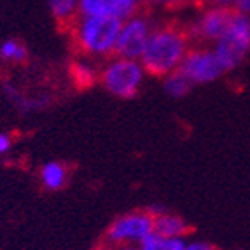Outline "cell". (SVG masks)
Returning a JSON list of instances; mask_svg holds the SVG:
<instances>
[{
	"label": "cell",
	"instance_id": "6da1fadb",
	"mask_svg": "<svg viewBox=\"0 0 250 250\" xmlns=\"http://www.w3.org/2000/svg\"><path fill=\"white\" fill-rule=\"evenodd\" d=\"M189 42L191 37L188 28L173 23L156 25L140 56L146 74L163 79L171 72L179 70L188 51L191 49Z\"/></svg>",
	"mask_w": 250,
	"mask_h": 250
},
{
	"label": "cell",
	"instance_id": "7a4b0ae2",
	"mask_svg": "<svg viewBox=\"0 0 250 250\" xmlns=\"http://www.w3.org/2000/svg\"><path fill=\"white\" fill-rule=\"evenodd\" d=\"M121 23V20L110 14L77 16L68 26L77 53L89 60H108L114 56Z\"/></svg>",
	"mask_w": 250,
	"mask_h": 250
},
{
	"label": "cell",
	"instance_id": "3957f363",
	"mask_svg": "<svg viewBox=\"0 0 250 250\" xmlns=\"http://www.w3.org/2000/svg\"><path fill=\"white\" fill-rule=\"evenodd\" d=\"M146 75L147 74L140 60L112 56L100 68L98 84L108 95L121 98V100H131L142 88Z\"/></svg>",
	"mask_w": 250,
	"mask_h": 250
},
{
	"label": "cell",
	"instance_id": "277c9868",
	"mask_svg": "<svg viewBox=\"0 0 250 250\" xmlns=\"http://www.w3.org/2000/svg\"><path fill=\"white\" fill-rule=\"evenodd\" d=\"M226 74L238 68L250 53V16L234 13L221 39L212 44Z\"/></svg>",
	"mask_w": 250,
	"mask_h": 250
},
{
	"label": "cell",
	"instance_id": "5b68a950",
	"mask_svg": "<svg viewBox=\"0 0 250 250\" xmlns=\"http://www.w3.org/2000/svg\"><path fill=\"white\" fill-rule=\"evenodd\" d=\"M154 231V215L149 210H133L116 217L105 231V240L112 247L140 245Z\"/></svg>",
	"mask_w": 250,
	"mask_h": 250
},
{
	"label": "cell",
	"instance_id": "8992f818",
	"mask_svg": "<svg viewBox=\"0 0 250 250\" xmlns=\"http://www.w3.org/2000/svg\"><path fill=\"white\" fill-rule=\"evenodd\" d=\"M179 70L188 77L192 86H205V84L215 83L226 74L215 51L208 46L191 47Z\"/></svg>",
	"mask_w": 250,
	"mask_h": 250
},
{
	"label": "cell",
	"instance_id": "52a82bcc",
	"mask_svg": "<svg viewBox=\"0 0 250 250\" xmlns=\"http://www.w3.org/2000/svg\"><path fill=\"white\" fill-rule=\"evenodd\" d=\"M154 25L150 23V20L146 14H135V16L128 18L121 23L119 34H117L116 41V49H114V56H121V58L129 60H140L142 51L147 44L150 32H152Z\"/></svg>",
	"mask_w": 250,
	"mask_h": 250
},
{
	"label": "cell",
	"instance_id": "ba28073f",
	"mask_svg": "<svg viewBox=\"0 0 250 250\" xmlns=\"http://www.w3.org/2000/svg\"><path fill=\"white\" fill-rule=\"evenodd\" d=\"M234 11L231 7H207L192 26L188 30L189 37L201 44H215L229 25Z\"/></svg>",
	"mask_w": 250,
	"mask_h": 250
},
{
	"label": "cell",
	"instance_id": "9c48e42d",
	"mask_svg": "<svg viewBox=\"0 0 250 250\" xmlns=\"http://www.w3.org/2000/svg\"><path fill=\"white\" fill-rule=\"evenodd\" d=\"M154 215V233L161 234L167 238H188V234L192 231L191 224H189L184 217L171 213L168 210H149Z\"/></svg>",
	"mask_w": 250,
	"mask_h": 250
},
{
	"label": "cell",
	"instance_id": "30bf717a",
	"mask_svg": "<svg viewBox=\"0 0 250 250\" xmlns=\"http://www.w3.org/2000/svg\"><path fill=\"white\" fill-rule=\"evenodd\" d=\"M98 74L100 70L89 62V58L74 60L68 67V77L74 88L77 89H89L98 83Z\"/></svg>",
	"mask_w": 250,
	"mask_h": 250
},
{
	"label": "cell",
	"instance_id": "8fae6325",
	"mask_svg": "<svg viewBox=\"0 0 250 250\" xmlns=\"http://www.w3.org/2000/svg\"><path fill=\"white\" fill-rule=\"evenodd\" d=\"M39 180L46 191H60L68 182V168L62 161H47L39 170Z\"/></svg>",
	"mask_w": 250,
	"mask_h": 250
},
{
	"label": "cell",
	"instance_id": "7c38bea8",
	"mask_svg": "<svg viewBox=\"0 0 250 250\" xmlns=\"http://www.w3.org/2000/svg\"><path fill=\"white\" fill-rule=\"evenodd\" d=\"M4 95L13 102V105L20 112H37V110L46 108L51 102V96L47 95L26 96L25 93H21L18 88H14L13 84H4Z\"/></svg>",
	"mask_w": 250,
	"mask_h": 250
},
{
	"label": "cell",
	"instance_id": "4fadbf2b",
	"mask_svg": "<svg viewBox=\"0 0 250 250\" xmlns=\"http://www.w3.org/2000/svg\"><path fill=\"white\" fill-rule=\"evenodd\" d=\"M47 5L53 18L62 26H70L77 18L79 0H47Z\"/></svg>",
	"mask_w": 250,
	"mask_h": 250
},
{
	"label": "cell",
	"instance_id": "5bb4252c",
	"mask_svg": "<svg viewBox=\"0 0 250 250\" xmlns=\"http://www.w3.org/2000/svg\"><path fill=\"white\" fill-rule=\"evenodd\" d=\"M0 60L9 65H21L28 60V49L18 39H7L0 44Z\"/></svg>",
	"mask_w": 250,
	"mask_h": 250
},
{
	"label": "cell",
	"instance_id": "9a60e30c",
	"mask_svg": "<svg viewBox=\"0 0 250 250\" xmlns=\"http://www.w3.org/2000/svg\"><path fill=\"white\" fill-rule=\"evenodd\" d=\"M142 4L144 0H105V9L107 14L125 21L140 13Z\"/></svg>",
	"mask_w": 250,
	"mask_h": 250
},
{
	"label": "cell",
	"instance_id": "2e32d148",
	"mask_svg": "<svg viewBox=\"0 0 250 250\" xmlns=\"http://www.w3.org/2000/svg\"><path fill=\"white\" fill-rule=\"evenodd\" d=\"M186 238H167L158 233H152L140 243L142 250H184L186 247Z\"/></svg>",
	"mask_w": 250,
	"mask_h": 250
},
{
	"label": "cell",
	"instance_id": "e0dca14e",
	"mask_svg": "<svg viewBox=\"0 0 250 250\" xmlns=\"http://www.w3.org/2000/svg\"><path fill=\"white\" fill-rule=\"evenodd\" d=\"M163 88L171 98H184L191 91L192 84L189 83V79L182 74L180 70H175L168 74L167 77H163Z\"/></svg>",
	"mask_w": 250,
	"mask_h": 250
},
{
	"label": "cell",
	"instance_id": "ac0fdd59",
	"mask_svg": "<svg viewBox=\"0 0 250 250\" xmlns=\"http://www.w3.org/2000/svg\"><path fill=\"white\" fill-rule=\"evenodd\" d=\"M107 14L105 0H79L77 16H100Z\"/></svg>",
	"mask_w": 250,
	"mask_h": 250
},
{
	"label": "cell",
	"instance_id": "d6986e66",
	"mask_svg": "<svg viewBox=\"0 0 250 250\" xmlns=\"http://www.w3.org/2000/svg\"><path fill=\"white\" fill-rule=\"evenodd\" d=\"M150 4V5H156V7H180V5H184L188 0H144V4Z\"/></svg>",
	"mask_w": 250,
	"mask_h": 250
},
{
	"label": "cell",
	"instance_id": "ffe728a7",
	"mask_svg": "<svg viewBox=\"0 0 250 250\" xmlns=\"http://www.w3.org/2000/svg\"><path fill=\"white\" fill-rule=\"evenodd\" d=\"M11 149H13V135L0 133V158L7 154Z\"/></svg>",
	"mask_w": 250,
	"mask_h": 250
},
{
	"label": "cell",
	"instance_id": "44dd1931",
	"mask_svg": "<svg viewBox=\"0 0 250 250\" xmlns=\"http://www.w3.org/2000/svg\"><path fill=\"white\" fill-rule=\"evenodd\" d=\"M231 9H233L234 13H238V14L250 16V0H233Z\"/></svg>",
	"mask_w": 250,
	"mask_h": 250
},
{
	"label": "cell",
	"instance_id": "7402d4cb",
	"mask_svg": "<svg viewBox=\"0 0 250 250\" xmlns=\"http://www.w3.org/2000/svg\"><path fill=\"white\" fill-rule=\"evenodd\" d=\"M184 250H217L212 243L203 242V240H196V242H186Z\"/></svg>",
	"mask_w": 250,
	"mask_h": 250
},
{
	"label": "cell",
	"instance_id": "603a6c76",
	"mask_svg": "<svg viewBox=\"0 0 250 250\" xmlns=\"http://www.w3.org/2000/svg\"><path fill=\"white\" fill-rule=\"evenodd\" d=\"M207 7H231L233 0H201Z\"/></svg>",
	"mask_w": 250,
	"mask_h": 250
},
{
	"label": "cell",
	"instance_id": "cb8c5ba5",
	"mask_svg": "<svg viewBox=\"0 0 250 250\" xmlns=\"http://www.w3.org/2000/svg\"><path fill=\"white\" fill-rule=\"evenodd\" d=\"M114 250H142L140 245H121V247H114Z\"/></svg>",
	"mask_w": 250,
	"mask_h": 250
}]
</instances>
